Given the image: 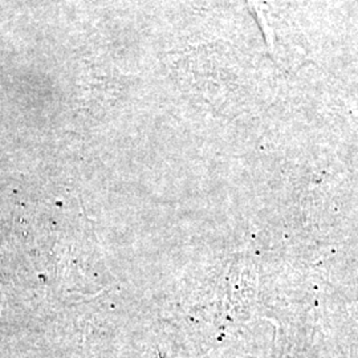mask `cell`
Wrapping results in <instances>:
<instances>
[]
</instances>
